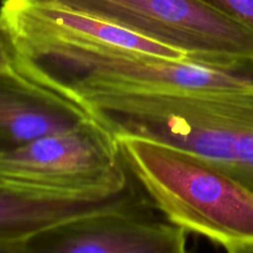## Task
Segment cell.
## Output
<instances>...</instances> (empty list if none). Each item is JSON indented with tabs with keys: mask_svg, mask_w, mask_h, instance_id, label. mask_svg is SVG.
<instances>
[{
	"mask_svg": "<svg viewBox=\"0 0 253 253\" xmlns=\"http://www.w3.org/2000/svg\"><path fill=\"white\" fill-rule=\"evenodd\" d=\"M58 94L81 105L114 137L169 143L209 161L253 193V90L74 88Z\"/></svg>",
	"mask_w": 253,
	"mask_h": 253,
	"instance_id": "1",
	"label": "cell"
},
{
	"mask_svg": "<svg viewBox=\"0 0 253 253\" xmlns=\"http://www.w3.org/2000/svg\"><path fill=\"white\" fill-rule=\"evenodd\" d=\"M115 140L130 174L166 219L225 251L253 242V193L235 178L169 143Z\"/></svg>",
	"mask_w": 253,
	"mask_h": 253,
	"instance_id": "2",
	"label": "cell"
},
{
	"mask_svg": "<svg viewBox=\"0 0 253 253\" xmlns=\"http://www.w3.org/2000/svg\"><path fill=\"white\" fill-rule=\"evenodd\" d=\"M14 43L20 73L56 93L74 88L157 93L253 90V64L216 66L76 42Z\"/></svg>",
	"mask_w": 253,
	"mask_h": 253,
	"instance_id": "3",
	"label": "cell"
},
{
	"mask_svg": "<svg viewBox=\"0 0 253 253\" xmlns=\"http://www.w3.org/2000/svg\"><path fill=\"white\" fill-rule=\"evenodd\" d=\"M132 183L115 137L93 118L0 152V189L40 197L106 198Z\"/></svg>",
	"mask_w": 253,
	"mask_h": 253,
	"instance_id": "4",
	"label": "cell"
},
{
	"mask_svg": "<svg viewBox=\"0 0 253 253\" xmlns=\"http://www.w3.org/2000/svg\"><path fill=\"white\" fill-rule=\"evenodd\" d=\"M68 7L216 66L253 64V31L202 0H41Z\"/></svg>",
	"mask_w": 253,
	"mask_h": 253,
	"instance_id": "5",
	"label": "cell"
},
{
	"mask_svg": "<svg viewBox=\"0 0 253 253\" xmlns=\"http://www.w3.org/2000/svg\"><path fill=\"white\" fill-rule=\"evenodd\" d=\"M151 200L77 217L24 241L25 253H190L188 232L152 212Z\"/></svg>",
	"mask_w": 253,
	"mask_h": 253,
	"instance_id": "6",
	"label": "cell"
},
{
	"mask_svg": "<svg viewBox=\"0 0 253 253\" xmlns=\"http://www.w3.org/2000/svg\"><path fill=\"white\" fill-rule=\"evenodd\" d=\"M89 118L73 100L22 74L0 78V152L72 130Z\"/></svg>",
	"mask_w": 253,
	"mask_h": 253,
	"instance_id": "7",
	"label": "cell"
},
{
	"mask_svg": "<svg viewBox=\"0 0 253 253\" xmlns=\"http://www.w3.org/2000/svg\"><path fill=\"white\" fill-rule=\"evenodd\" d=\"M133 182L106 198L63 199L0 189V242H24L54 225L111 210L127 209L146 202Z\"/></svg>",
	"mask_w": 253,
	"mask_h": 253,
	"instance_id": "8",
	"label": "cell"
},
{
	"mask_svg": "<svg viewBox=\"0 0 253 253\" xmlns=\"http://www.w3.org/2000/svg\"><path fill=\"white\" fill-rule=\"evenodd\" d=\"M253 31V0H202Z\"/></svg>",
	"mask_w": 253,
	"mask_h": 253,
	"instance_id": "9",
	"label": "cell"
},
{
	"mask_svg": "<svg viewBox=\"0 0 253 253\" xmlns=\"http://www.w3.org/2000/svg\"><path fill=\"white\" fill-rule=\"evenodd\" d=\"M21 74L17 66V53L14 40L6 24L0 16V78Z\"/></svg>",
	"mask_w": 253,
	"mask_h": 253,
	"instance_id": "10",
	"label": "cell"
},
{
	"mask_svg": "<svg viewBox=\"0 0 253 253\" xmlns=\"http://www.w3.org/2000/svg\"><path fill=\"white\" fill-rule=\"evenodd\" d=\"M24 242H0V253H25Z\"/></svg>",
	"mask_w": 253,
	"mask_h": 253,
	"instance_id": "11",
	"label": "cell"
},
{
	"mask_svg": "<svg viewBox=\"0 0 253 253\" xmlns=\"http://www.w3.org/2000/svg\"><path fill=\"white\" fill-rule=\"evenodd\" d=\"M227 253H253V242H247V244L237 245V246L231 247L226 251Z\"/></svg>",
	"mask_w": 253,
	"mask_h": 253,
	"instance_id": "12",
	"label": "cell"
}]
</instances>
